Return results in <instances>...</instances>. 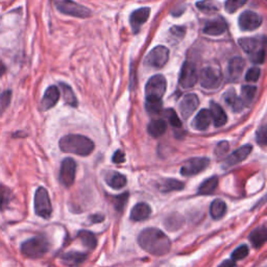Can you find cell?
<instances>
[{
  "label": "cell",
  "mask_w": 267,
  "mask_h": 267,
  "mask_svg": "<svg viewBox=\"0 0 267 267\" xmlns=\"http://www.w3.org/2000/svg\"><path fill=\"white\" fill-rule=\"evenodd\" d=\"M138 243L142 250L154 256H165L171 249V242L165 233L156 227L143 230L138 236Z\"/></svg>",
  "instance_id": "6da1fadb"
},
{
  "label": "cell",
  "mask_w": 267,
  "mask_h": 267,
  "mask_svg": "<svg viewBox=\"0 0 267 267\" xmlns=\"http://www.w3.org/2000/svg\"><path fill=\"white\" fill-rule=\"evenodd\" d=\"M59 145L63 152L74 154L81 157H87L91 155L95 148L92 140L86 136L75 135V134L64 136L60 140Z\"/></svg>",
  "instance_id": "7a4b0ae2"
},
{
  "label": "cell",
  "mask_w": 267,
  "mask_h": 267,
  "mask_svg": "<svg viewBox=\"0 0 267 267\" xmlns=\"http://www.w3.org/2000/svg\"><path fill=\"white\" fill-rule=\"evenodd\" d=\"M50 243L46 236L39 235L24 241L21 244V253L29 259H38L49 252Z\"/></svg>",
  "instance_id": "3957f363"
},
{
  "label": "cell",
  "mask_w": 267,
  "mask_h": 267,
  "mask_svg": "<svg viewBox=\"0 0 267 267\" xmlns=\"http://www.w3.org/2000/svg\"><path fill=\"white\" fill-rule=\"evenodd\" d=\"M239 45L251 56L255 64H262L265 59L264 39L260 41L257 38H242L239 40Z\"/></svg>",
  "instance_id": "277c9868"
},
{
  "label": "cell",
  "mask_w": 267,
  "mask_h": 267,
  "mask_svg": "<svg viewBox=\"0 0 267 267\" xmlns=\"http://www.w3.org/2000/svg\"><path fill=\"white\" fill-rule=\"evenodd\" d=\"M200 85L207 90L218 89L223 81V75L218 67H206L200 71Z\"/></svg>",
  "instance_id": "5b68a950"
},
{
  "label": "cell",
  "mask_w": 267,
  "mask_h": 267,
  "mask_svg": "<svg viewBox=\"0 0 267 267\" xmlns=\"http://www.w3.org/2000/svg\"><path fill=\"white\" fill-rule=\"evenodd\" d=\"M53 4L58 11L64 15L78 18H88L91 15V12L87 8L72 2V0H53Z\"/></svg>",
  "instance_id": "8992f818"
},
{
  "label": "cell",
  "mask_w": 267,
  "mask_h": 267,
  "mask_svg": "<svg viewBox=\"0 0 267 267\" xmlns=\"http://www.w3.org/2000/svg\"><path fill=\"white\" fill-rule=\"evenodd\" d=\"M35 212L44 219H48L52 214L50 197L48 191L44 187L38 188L35 193Z\"/></svg>",
  "instance_id": "52a82bcc"
},
{
  "label": "cell",
  "mask_w": 267,
  "mask_h": 267,
  "mask_svg": "<svg viewBox=\"0 0 267 267\" xmlns=\"http://www.w3.org/2000/svg\"><path fill=\"white\" fill-rule=\"evenodd\" d=\"M166 86V80L163 75L157 74L152 77L145 87L146 100H161L165 94Z\"/></svg>",
  "instance_id": "ba28073f"
},
{
  "label": "cell",
  "mask_w": 267,
  "mask_h": 267,
  "mask_svg": "<svg viewBox=\"0 0 267 267\" xmlns=\"http://www.w3.org/2000/svg\"><path fill=\"white\" fill-rule=\"evenodd\" d=\"M77 175V163L72 158L63 160L60 169V182L63 186L69 188L74 184Z\"/></svg>",
  "instance_id": "9c48e42d"
},
{
  "label": "cell",
  "mask_w": 267,
  "mask_h": 267,
  "mask_svg": "<svg viewBox=\"0 0 267 267\" xmlns=\"http://www.w3.org/2000/svg\"><path fill=\"white\" fill-rule=\"evenodd\" d=\"M210 164L208 158H192L184 163L181 168V175L184 177L196 176L204 171Z\"/></svg>",
  "instance_id": "30bf717a"
},
{
  "label": "cell",
  "mask_w": 267,
  "mask_h": 267,
  "mask_svg": "<svg viewBox=\"0 0 267 267\" xmlns=\"http://www.w3.org/2000/svg\"><path fill=\"white\" fill-rule=\"evenodd\" d=\"M169 50L165 46L155 47L146 56V64L154 68H162L168 61Z\"/></svg>",
  "instance_id": "8fae6325"
},
{
  "label": "cell",
  "mask_w": 267,
  "mask_h": 267,
  "mask_svg": "<svg viewBox=\"0 0 267 267\" xmlns=\"http://www.w3.org/2000/svg\"><path fill=\"white\" fill-rule=\"evenodd\" d=\"M198 81V74L195 66L191 62L184 63L180 75V85L184 89H190L195 86Z\"/></svg>",
  "instance_id": "7c38bea8"
},
{
  "label": "cell",
  "mask_w": 267,
  "mask_h": 267,
  "mask_svg": "<svg viewBox=\"0 0 267 267\" xmlns=\"http://www.w3.org/2000/svg\"><path fill=\"white\" fill-rule=\"evenodd\" d=\"M262 17L255 12L245 11L243 12L238 20L239 26L244 31H252L260 27L262 24Z\"/></svg>",
  "instance_id": "4fadbf2b"
},
{
  "label": "cell",
  "mask_w": 267,
  "mask_h": 267,
  "mask_svg": "<svg viewBox=\"0 0 267 267\" xmlns=\"http://www.w3.org/2000/svg\"><path fill=\"white\" fill-rule=\"evenodd\" d=\"M199 100L195 94H187L183 97L180 104V112L184 119H188L198 108Z\"/></svg>",
  "instance_id": "5bb4252c"
},
{
  "label": "cell",
  "mask_w": 267,
  "mask_h": 267,
  "mask_svg": "<svg viewBox=\"0 0 267 267\" xmlns=\"http://www.w3.org/2000/svg\"><path fill=\"white\" fill-rule=\"evenodd\" d=\"M150 14L149 8H141L132 12L129 18V22L131 25V29L134 33H138L141 26L147 21Z\"/></svg>",
  "instance_id": "9a60e30c"
},
{
  "label": "cell",
  "mask_w": 267,
  "mask_h": 267,
  "mask_svg": "<svg viewBox=\"0 0 267 267\" xmlns=\"http://www.w3.org/2000/svg\"><path fill=\"white\" fill-rule=\"evenodd\" d=\"M245 62L241 58H234L230 61L227 66V77L231 82H237L244 70Z\"/></svg>",
  "instance_id": "2e32d148"
},
{
  "label": "cell",
  "mask_w": 267,
  "mask_h": 267,
  "mask_svg": "<svg viewBox=\"0 0 267 267\" xmlns=\"http://www.w3.org/2000/svg\"><path fill=\"white\" fill-rule=\"evenodd\" d=\"M59 98H60V91L58 87L50 86L49 88H47L41 100V105H40L41 111H48L51 108H53L59 102Z\"/></svg>",
  "instance_id": "e0dca14e"
},
{
  "label": "cell",
  "mask_w": 267,
  "mask_h": 267,
  "mask_svg": "<svg viewBox=\"0 0 267 267\" xmlns=\"http://www.w3.org/2000/svg\"><path fill=\"white\" fill-rule=\"evenodd\" d=\"M252 151H253V146L250 144H246V145L236 149L225 159V167L234 166V165H236V164L244 161L245 159H247V157L251 155Z\"/></svg>",
  "instance_id": "ac0fdd59"
},
{
  "label": "cell",
  "mask_w": 267,
  "mask_h": 267,
  "mask_svg": "<svg viewBox=\"0 0 267 267\" xmlns=\"http://www.w3.org/2000/svg\"><path fill=\"white\" fill-rule=\"evenodd\" d=\"M227 28L226 22L224 21L223 18L218 17L216 19H213L209 22H207V24L204 27V32L207 33V35H211V36H218L223 33Z\"/></svg>",
  "instance_id": "d6986e66"
},
{
  "label": "cell",
  "mask_w": 267,
  "mask_h": 267,
  "mask_svg": "<svg viewBox=\"0 0 267 267\" xmlns=\"http://www.w3.org/2000/svg\"><path fill=\"white\" fill-rule=\"evenodd\" d=\"M212 122V116L210 110L203 109L194 118L192 125L197 130H206Z\"/></svg>",
  "instance_id": "ffe728a7"
},
{
  "label": "cell",
  "mask_w": 267,
  "mask_h": 267,
  "mask_svg": "<svg viewBox=\"0 0 267 267\" xmlns=\"http://www.w3.org/2000/svg\"><path fill=\"white\" fill-rule=\"evenodd\" d=\"M86 259H87V254L80 253V252H68L61 256L62 262L65 265L71 266V267L81 265L82 263L85 262Z\"/></svg>",
  "instance_id": "44dd1931"
},
{
  "label": "cell",
  "mask_w": 267,
  "mask_h": 267,
  "mask_svg": "<svg viewBox=\"0 0 267 267\" xmlns=\"http://www.w3.org/2000/svg\"><path fill=\"white\" fill-rule=\"evenodd\" d=\"M151 209L146 203H139L131 209L130 219L134 221H142L150 216Z\"/></svg>",
  "instance_id": "7402d4cb"
},
{
  "label": "cell",
  "mask_w": 267,
  "mask_h": 267,
  "mask_svg": "<svg viewBox=\"0 0 267 267\" xmlns=\"http://www.w3.org/2000/svg\"><path fill=\"white\" fill-rule=\"evenodd\" d=\"M223 99H224L225 104L234 112H240L243 109V107H244V105L241 102V99L237 96V94H236V92H235V90H234V89L227 90L224 93V95H223Z\"/></svg>",
  "instance_id": "603a6c76"
},
{
  "label": "cell",
  "mask_w": 267,
  "mask_h": 267,
  "mask_svg": "<svg viewBox=\"0 0 267 267\" xmlns=\"http://www.w3.org/2000/svg\"><path fill=\"white\" fill-rule=\"evenodd\" d=\"M210 112H211V116H212V121H214V125L216 127H221L226 123V121H227L226 114L224 113L223 109L218 104L212 103Z\"/></svg>",
  "instance_id": "cb8c5ba5"
},
{
  "label": "cell",
  "mask_w": 267,
  "mask_h": 267,
  "mask_svg": "<svg viewBox=\"0 0 267 267\" xmlns=\"http://www.w3.org/2000/svg\"><path fill=\"white\" fill-rule=\"evenodd\" d=\"M249 238H250V241L252 242L253 246H255L256 249L261 247L266 242V239H267V231H266L265 225H262L261 227H258L255 231H253L250 234Z\"/></svg>",
  "instance_id": "d4e9b609"
},
{
  "label": "cell",
  "mask_w": 267,
  "mask_h": 267,
  "mask_svg": "<svg viewBox=\"0 0 267 267\" xmlns=\"http://www.w3.org/2000/svg\"><path fill=\"white\" fill-rule=\"evenodd\" d=\"M167 129V124L163 119H155L149 122L147 126V131L154 138H159L163 136Z\"/></svg>",
  "instance_id": "484cf974"
},
{
  "label": "cell",
  "mask_w": 267,
  "mask_h": 267,
  "mask_svg": "<svg viewBox=\"0 0 267 267\" xmlns=\"http://www.w3.org/2000/svg\"><path fill=\"white\" fill-rule=\"evenodd\" d=\"M78 238L89 250H95L97 246V238L92 232L82 230L78 233Z\"/></svg>",
  "instance_id": "4316f807"
},
{
  "label": "cell",
  "mask_w": 267,
  "mask_h": 267,
  "mask_svg": "<svg viewBox=\"0 0 267 267\" xmlns=\"http://www.w3.org/2000/svg\"><path fill=\"white\" fill-rule=\"evenodd\" d=\"M106 180H107V184L113 189H121L125 187L127 183L126 178L123 175L115 171L108 174Z\"/></svg>",
  "instance_id": "83f0119b"
},
{
  "label": "cell",
  "mask_w": 267,
  "mask_h": 267,
  "mask_svg": "<svg viewBox=\"0 0 267 267\" xmlns=\"http://www.w3.org/2000/svg\"><path fill=\"white\" fill-rule=\"evenodd\" d=\"M12 199H13L12 190L8 186L0 184V212L8 209L9 205L12 202Z\"/></svg>",
  "instance_id": "f1b7e54d"
},
{
  "label": "cell",
  "mask_w": 267,
  "mask_h": 267,
  "mask_svg": "<svg viewBox=\"0 0 267 267\" xmlns=\"http://www.w3.org/2000/svg\"><path fill=\"white\" fill-rule=\"evenodd\" d=\"M218 182L219 181H218L217 177H212V178L205 180L198 187V193L200 195L212 194L216 190V188L218 186Z\"/></svg>",
  "instance_id": "f546056e"
},
{
  "label": "cell",
  "mask_w": 267,
  "mask_h": 267,
  "mask_svg": "<svg viewBox=\"0 0 267 267\" xmlns=\"http://www.w3.org/2000/svg\"><path fill=\"white\" fill-rule=\"evenodd\" d=\"M226 205L221 199H215L210 206V214L213 219H220L225 215Z\"/></svg>",
  "instance_id": "4dcf8cb0"
},
{
  "label": "cell",
  "mask_w": 267,
  "mask_h": 267,
  "mask_svg": "<svg viewBox=\"0 0 267 267\" xmlns=\"http://www.w3.org/2000/svg\"><path fill=\"white\" fill-rule=\"evenodd\" d=\"M60 87L62 89L63 92V96H64V100L71 107H77L78 106V99L72 91V89L70 88V86L66 85L64 83L60 84Z\"/></svg>",
  "instance_id": "1f68e13d"
},
{
  "label": "cell",
  "mask_w": 267,
  "mask_h": 267,
  "mask_svg": "<svg viewBox=\"0 0 267 267\" xmlns=\"http://www.w3.org/2000/svg\"><path fill=\"white\" fill-rule=\"evenodd\" d=\"M257 93V87L255 86H243L241 88V102L244 106H250L254 100Z\"/></svg>",
  "instance_id": "d6a6232c"
},
{
  "label": "cell",
  "mask_w": 267,
  "mask_h": 267,
  "mask_svg": "<svg viewBox=\"0 0 267 267\" xmlns=\"http://www.w3.org/2000/svg\"><path fill=\"white\" fill-rule=\"evenodd\" d=\"M160 189L162 192L180 191V190L184 189V183H182L178 180H174V179H167L163 182Z\"/></svg>",
  "instance_id": "836d02e7"
},
{
  "label": "cell",
  "mask_w": 267,
  "mask_h": 267,
  "mask_svg": "<svg viewBox=\"0 0 267 267\" xmlns=\"http://www.w3.org/2000/svg\"><path fill=\"white\" fill-rule=\"evenodd\" d=\"M196 7L200 12H203L205 14H213L218 11L219 6L213 0H203V2H199L196 4Z\"/></svg>",
  "instance_id": "e575fe53"
},
{
  "label": "cell",
  "mask_w": 267,
  "mask_h": 267,
  "mask_svg": "<svg viewBox=\"0 0 267 267\" xmlns=\"http://www.w3.org/2000/svg\"><path fill=\"white\" fill-rule=\"evenodd\" d=\"M247 3V0H226L225 2V11L227 13H235L241 7H243Z\"/></svg>",
  "instance_id": "d590c367"
},
{
  "label": "cell",
  "mask_w": 267,
  "mask_h": 267,
  "mask_svg": "<svg viewBox=\"0 0 267 267\" xmlns=\"http://www.w3.org/2000/svg\"><path fill=\"white\" fill-rule=\"evenodd\" d=\"M11 99H12L11 90H7L0 94V115H2L7 110V108L10 106Z\"/></svg>",
  "instance_id": "8d00e7d4"
},
{
  "label": "cell",
  "mask_w": 267,
  "mask_h": 267,
  "mask_svg": "<svg viewBox=\"0 0 267 267\" xmlns=\"http://www.w3.org/2000/svg\"><path fill=\"white\" fill-rule=\"evenodd\" d=\"M165 116L168 119L169 123L176 127V128H181L182 127V121L180 120L179 116L177 115V113L173 110V109H168L165 111Z\"/></svg>",
  "instance_id": "74e56055"
},
{
  "label": "cell",
  "mask_w": 267,
  "mask_h": 267,
  "mask_svg": "<svg viewBox=\"0 0 267 267\" xmlns=\"http://www.w3.org/2000/svg\"><path fill=\"white\" fill-rule=\"evenodd\" d=\"M146 110L150 114H160L162 111V102L161 100H146Z\"/></svg>",
  "instance_id": "f35d334b"
},
{
  "label": "cell",
  "mask_w": 267,
  "mask_h": 267,
  "mask_svg": "<svg viewBox=\"0 0 267 267\" xmlns=\"http://www.w3.org/2000/svg\"><path fill=\"white\" fill-rule=\"evenodd\" d=\"M247 255H249V247L246 245H240L239 247H237L235 251L233 252L232 259L234 261L241 260V259H244Z\"/></svg>",
  "instance_id": "ab89813d"
},
{
  "label": "cell",
  "mask_w": 267,
  "mask_h": 267,
  "mask_svg": "<svg viewBox=\"0 0 267 267\" xmlns=\"http://www.w3.org/2000/svg\"><path fill=\"white\" fill-rule=\"evenodd\" d=\"M228 149H230V144H228V142H227V141H221V142H219V143L216 145V147H215V155H216V157H218L219 159H220V158H223V157H225V155L227 154Z\"/></svg>",
  "instance_id": "60d3db41"
},
{
  "label": "cell",
  "mask_w": 267,
  "mask_h": 267,
  "mask_svg": "<svg viewBox=\"0 0 267 267\" xmlns=\"http://www.w3.org/2000/svg\"><path fill=\"white\" fill-rule=\"evenodd\" d=\"M261 74V70L258 67H254V68L250 69L245 75V81L249 83H255L259 80Z\"/></svg>",
  "instance_id": "b9f144b4"
},
{
  "label": "cell",
  "mask_w": 267,
  "mask_h": 267,
  "mask_svg": "<svg viewBox=\"0 0 267 267\" xmlns=\"http://www.w3.org/2000/svg\"><path fill=\"white\" fill-rule=\"evenodd\" d=\"M127 198H128V193H123L121 195H117V197L115 198V200H116V202H115L116 210H118L119 212L123 211L124 205L127 202Z\"/></svg>",
  "instance_id": "7bdbcfd3"
},
{
  "label": "cell",
  "mask_w": 267,
  "mask_h": 267,
  "mask_svg": "<svg viewBox=\"0 0 267 267\" xmlns=\"http://www.w3.org/2000/svg\"><path fill=\"white\" fill-rule=\"evenodd\" d=\"M257 142L261 145V146H265L266 142H267V134H266V126L262 125L258 131H257Z\"/></svg>",
  "instance_id": "ee69618b"
},
{
  "label": "cell",
  "mask_w": 267,
  "mask_h": 267,
  "mask_svg": "<svg viewBox=\"0 0 267 267\" xmlns=\"http://www.w3.org/2000/svg\"><path fill=\"white\" fill-rule=\"evenodd\" d=\"M185 35V28L182 26H176L170 29V37L174 38V41H179Z\"/></svg>",
  "instance_id": "f6af8a7d"
},
{
  "label": "cell",
  "mask_w": 267,
  "mask_h": 267,
  "mask_svg": "<svg viewBox=\"0 0 267 267\" xmlns=\"http://www.w3.org/2000/svg\"><path fill=\"white\" fill-rule=\"evenodd\" d=\"M112 160L116 164H121V163H123L125 161V155H124V152L122 150L118 149V150H116L114 152Z\"/></svg>",
  "instance_id": "bcb514c9"
},
{
  "label": "cell",
  "mask_w": 267,
  "mask_h": 267,
  "mask_svg": "<svg viewBox=\"0 0 267 267\" xmlns=\"http://www.w3.org/2000/svg\"><path fill=\"white\" fill-rule=\"evenodd\" d=\"M236 266V261L232 260H225L223 261L218 267H235Z\"/></svg>",
  "instance_id": "7dc6e473"
},
{
  "label": "cell",
  "mask_w": 267,
  "mask_h": 267,
  "mask_svg": "<svg viewBox=\"0 0 267 267\" xmlns=\"http://www.w3.org/2000/svg\"><path fill=\"white\" fill-rule=\"evenodd\" d=\"M104 218L105 217L103 215H100V214H97V215H94V216L91 217L93 222H102L104 220Z\"/></svg>",
  "instance_id": "c3c4849f"
},
{
  "label": "cell",
  "mask_w": 267,
  "mask_h": 267,
  "mask_svg": "<svg viewBox=\"0 0 267 267\" xmlns=\"http://www.w3.org/2000/svg\"><path fill=\"white\" fill-rule=\"evenodd\" d=\"M6 71H7V68H6L5 64L3 62H0V78H2L6 73Z\"/></svg>",
  "instance_id": "681fc988"
}]
</instances>
